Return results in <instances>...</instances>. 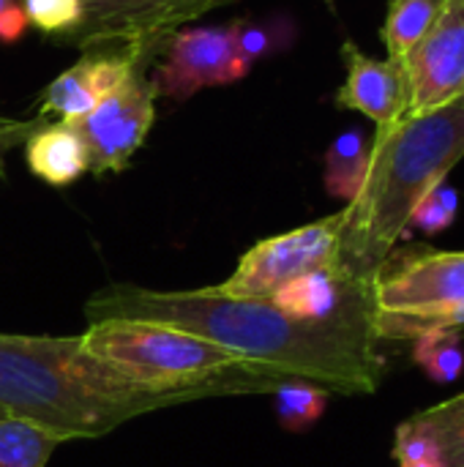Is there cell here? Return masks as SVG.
<instances>
[{
	"label": "cell",
	"instance_id": "22",
	"mask_svg": "<svg viewBox=\"0 0 464 467\" xmlns=\"http://www.w3.org/2000/svg\"><path fill=\"white\" fill-rule=\"evenodd\" d=\"M462 326L464 301H457L424 317H375L377 339H416L429 328H462Z\"/></svg>",
	"mask_w": 464,
	"mask_h": 467
},
{
	"label": "cell",
	"instance_id": "26",
	"mask_svg": "<svg viewBox=\"0 0 464 467\" xmlns=\"http://www.w3.org/2000/svg\"><path fill=\"white\" fill-rule=\"evenodd\" d=\"M44 123V118H8L0 115V161L5 159L8 150H14L16 145H25V140Z\"/></svg>",
	"mask_w": 464,
	"mask_h": 467
},
{
	"label": "cell",
	"instance_id": "28",
	"mask_svg": "<svg viewBox=\"0 0 464 467\" xmlns=\"http://www.w3.org/2000/svg\"><path fill=\"white\" fill-rule=\"evenodd\" d=\"M14 3H19V0H0V11L8 8V5H14Z\"/></svg>",
	"mask_w": 464,
	"mask_h": 467
},
{
	"label": "cell",
	"instance_id": "5",
	"mask_svg": "<svg viewBox=\"0 0 464 467\" xmlns=\"http://www.w3.org/2000/svg\"><path fill=\"white\" fill-rule=\"evenodd\" d=\"M227 3L235 0H82V19L63 41L85 52H129L145 63L183 25Z\"/></svg>",
	"mask_w": 464,
	"mask_h": 467
},
{
	"label": "cell",
	"instance_id": "3",
	"mask_svg": "<svg viewBox=\"0 0 464 467\" xmlns=\"http://www.w3.org/2000/svg\"><path fill=\"white\" fill-rule=\"evenodd\" d=\"M186 394L145 389L90 356L79 337L0 334V413L33 421L60 441L101 438Z\"/></svg>",
	"mask_w": 464,
	"mask_h": 467
},
{
	"label": "cell",
	"instance_id": "8",
	"mask_svg": "<svg viewBox=\"0 0 464 467\" xmlns=\"http://www.w3.org/2000/svg\"><path fill=\"white\" fill-rule=\"evenodd\" d=\"M156 120V90L137 66L129 79L98 101L88 115L63 120L85 145L90 172L107 175L129 167Z\"/></svg>",
	"mask_w": 464,
	"mask_h": 467
},
{
	"label": "cell",
	"instance_id": "6",
	"mask_svg": "<svg viewBox=\"0 0 464 467\" xmlns=\"http://www.w3.org/2000/svg\"><path fill=\"white\" fill-rule=\"evenodd\" d=\"M342 211L282 235L257 241L213 290L235 298H271L290 279L336 265Z\"/></svg>",
	"mask_w": 464,
	"mask_h": 467
},
{
	"label": "cell",
	"instance_id": "15",
	"mask_svg": "<svg viewBox=\"0 0 464 467\" xmlns=\"http://www.w3.org/2000/svg\"><path fill=\"white\" fill-rule=\"evenodd\" d=\"M369 150L372 142H366L358 129H350L331 142L325 153V189L334 197L350 202L361 192L369 170Z\"/></svg>",
	"mask_w": 464,
	"mask_h": 467
},
{
	"label": "cell",
	"instance_id": "25",
	"mask_svg": "<svg viewBox=\"0 0 464 467\" xmlns=\"http://www.w3.org/2000/svg\"><path fill=\"white\" fill-rule=\"evenodd\" d=\"M232 25V38H235V49L238 55L254 66L260 57L271 55L282 41L284 33L276 22H254V19H235Z\"/></svg>",
	"mask_w": 464,
	"mask_h": 467
},
{
	"label": "cell",
	"instance_id": "24",
	"mask_svg": "<svg viewBox=\"0 0 464 467\" xmlns=\"http://www.w3.org/2000/svg\"><path fill=\"white\" fill-rule=\"evenodd\" d=\"M22 8L30 25L60 38L82 19V0H22Z\"/></svg>",
	"mask_w": 464,
	"mask_h": 467
},
{
	"label": "cell",
	"instance_id": "16",
	"mask_svg": "<svg viewBox=\"0 0 464 467\" xmlns=\"http://www.w3.org/2000/svg\"><path fill=\"white\" fill-rule=\"evenodd\" d=\"M443 5L446 0H388V14L383 25V41L388 57L405 60L407 52L435 25Z\"/></svg>",
	"mask_w": 464,
	"mask_h": 467
},
{
	"label": "cell",
	"instance_id": "13",
	"mask_svg": "<svg viewBox=\"0 0 464 467\" xmlns=\"http://www.w3.org/2000/svg\"><path fill=\"white\" fill-rule=\"evenodd\" d=\"M25 161L30 172L49 186H71L85 172H90L88 150L82 140L60 120L41 123L25 140Z\"/></svg>",
	"mask_w": 464,
	"mask_h": 467
},
{
	"label": "cell",
	"instance_id": "18",
	"mask_svg": "<svg viewBox=\"0 0 464 467\" xmlns=\"http://www.w3.org/2000/svg\"><path fill=\"white\" fill-rule=\"evenodd\" d=\"M413 361L440 386L459 380L464 372V345L459 328H429L413 339Z\"/></svg>",
	"mask_w": 464,
	"mask_h": 467
},
{
	"label": "cell",
	"instance_id": "27",
	"mask_svg": "<svg viewBox=\"0 0 464 467\" xmlns=\"http://www.w3.org/2000/svg\"><path fill=\"white\" fill-rule=\"evenodd\" d=\"M27 27H30V19H27V14H25V8H22V0L0 11V41H3V44L19 41V38L25 36Z\"/></svg>",
	"mask_w": 464,
	"mask_h": 467
},
{
	"label": "cell",
	"instance_id": "10",
	"mask_svg": "<svg viewBox=\"0 0 464 467\" xmlns=\"http://www.w3.org/2000/svg\"><path fill=\"white\" fill-rule=\"evenodd\" d=\"M413 115L451 107L464 93V0H446L435 25L407 52Z\"/></svg>",
	"mask_w": 464,
	"mask_h": 467
},
{
	"label": "cell",
	"instance_id": "12",
	"mask_svg": "<svg viewBox=\"0 0 464 467\" xmlns=\"http://www.w3.org/2000/svg\"><path fill=\"white\" fill-rule=\"evenodd\" d=\"M142 66L129 52L93 49L85 52L71 68L55 77L44 90V115H60L63 120L88 115L98 101H104L115 88H120L129 74Z\"/></svg>",
	"mask_w": 464,
	"mask_h": 467
},
{
	"label": "cell",
	"instance_id": "4",
	"mask_svg": "<svg viewBox=\"0 0 464 467\" xmlns=\"http://www.w3.org/2000/svg\"><path fill=\"white\" fill-rule=\"evenodd\" d=\"M79 339L90 356L115 367L134 383L164 394H186L194 402L208 397L273 394L282 383L293 380L273 369L254 367L205 337L153 320H93Z\"/></svg>",
	"mask_w": 464,
	"mask_h": 467
},
{
	"label": "cell",
	"instance_id": "30",
	"mask_svg": "<svg viewBox=\"0 0 464 467\" xmlns=\"http://www.w3.org/2000/svg\"><path fill=\"white\" fill-rule=\"evenodd\" d=\"M0 416H5V413H0Z\"/></svg>",
	"mask_w": 464,
	"mask_h": 467
},
{
	"label": "cell",
	"instance_id": "20",
	"mask_svg": "<svg viewBox=\"0 0 464 467\" xmlns=\"http://www.w3.org/2000/svg\"><path fill=\"white\" fill-rule=\"evenodd\" d=\"M438 438L449 467H464V394L416 413Z\"/></svg>",
	"mask_w": 464,
	"mask_h": 467
},
{
	"label": "cell",
	"instance_id": "7",
	"mask_svg": "<svg viewBox=\"0 0 464 467\" xmlns=\"http://www.w3.org/2000/svg\"><path fill=\"white\" fill-rule=\"evenodd\" d=\"M464 301V252H391L372 282L375 317H424Z\"/></svg>",
	"mask_w": 464,
	"mask_h": 467
},
{
	"label": "cell",
	"instance_id": "2",
	"mask_svg": "<svg viewBox=\"0 0 464 467\" xmlns=\"http://www.w3.org/2000/svg\"><path fill=\"white\" fill-rule=\"evenodd\" d=\"M464 159V109L410 115L377 126L361 192L342 208L334 274L372 290L383 263L410 227L416 205Z\"/></svg>",
	"mask_w": 464,
	"mask_h": 467
},
{
	"label": "cell",
	"instance_id": "17",
	"mask_svg": "<svg viewBox=\"0 0 464 467\" xmlns=\"http://www.w3.org/2000/svg\"><path fill=\"white\" fill-rule=\"evenodd\" d=\"M63 443L66 441L33 421L0 416V467H46Z\"/></svg>",
	"mask_w": 464,
	"mask_h": 467
},
{
	"label": "cell",
	"instance_id": "23",
	"mask_svg": "<svg viewBox=\"0 0 464 467\" xmlns=\"http://www.w3.org/2000/svg\"><path fill=\"white\" fill-rule=\"evenodd\" d=\"M457 213H459V194H457V189H451L443 181L416 205V211L410 216V227H418V230L435 235V233L449 230L457 222Z\"/></svg>",
	"mask_w": 464,
	"mask_h": 467
},
{
	"label": "cell",
	"instance_id": "14",
	"mask_svg": "<svg viewBox=\"0 0 464 467\" xmlns=\"http://www.w3.org/2000/svg\"><path fill=\"white\" fill-rule=\"evenodd\" d=\"M361 296H372V290L353 287L331 268H323L290 279L268 301L295 320H328Z\"/></svg>",
	"mask_w": 464,
	"mask_h": 467
},
{
	"label": "cell",
	"instance_id": "19",
	"mask_svg": "<svg viewBox=\"0 0 464 467\" xmlns=\"http://www.w3.org/2000/svg\"><path fill=\"white\" fill-rule=\"evenodd\" d=\"M271 397L276 400V419L287 432L312 430L328 408V391L306 380H287Z\"/></svg>",
	"mask_w": 464,
	"mask_h": 467
},
{
	"label": "cell",
	"instance_id": "11",
	"mask_svg": "<svg viewBox=\"0 0 464 467\" xmlns=\"http://www.w3.org/2000/svg\"><path fill=\"white\" fill-rule=\"evenodd\" d=\"M347 79L336 90V104L364 112L377 126L397 123L413 115V88L405 60L372 57L353 41L342 44Z\"/></svg>",
	"mask_w": 464,
	"mask_h": 467
},
{
	"label": "cell",
	"instance_id": "9",
	"mask_svg": "<svg viewBox=\"0 0 464 467\" xmlns=\"http://www.w3.org/2000/svg\"><path fill=\"white\" fill-rule=\"evenodd\" d=\"M150 85L156 96L186 101L205 88H222L249 74V63L238 55L232 25H208L178 30L164 47Z\"/></svg>",
	"mask_w": 464,
	"mask_h": 467
},
{
	"label": "cell",
	"instance_id": "21",
	"mask_svg": "<svg viewBox=\"0 0 464 467\" xmlns=\"http://www.w3.org/2000/svg\"><path fill=\"white\" fill-rule=\"evenodd\" d=\"M394 460L397 467H449L438 438L418 416L399 424L394 438Z\"/></svg>",
	"mask_w": 464,
	"mask_h": 467
},
{
	"label": "cell",
	"instance_id": "29",
	"mask_svg": "<svg viewBox=\"0 0 464 467\" xmlns=\"http://www.w3.org/2000/svg\"><path fill=\"white\" fill-rule=\"evenodd\" d=\"M457 107H462V109H464V93H462V96H459V101H457Z\"/></svg>",
	"mask_w": 464,
	"mask_h": 467
},
{
	"label": "cell",
	"instance_id": "1",
	"mask_svg": "<svg viewBox=\"0 0 464 467\" xmlns=\"http://www.w3.org/2000/svg\"><path fill=\"white\" fill-rule=\"evenodd\" d=\"M85 315L88 323L137 317L178 326L254 367L306 380L328 394H375L386 378L372 296L353 298L328 320H295L268 298L222 296L213 287L161 293L112 285L85 304Z\"/></svg>",
	"mask_w": 464,
	"mask_h": 467
}]
</instances>
